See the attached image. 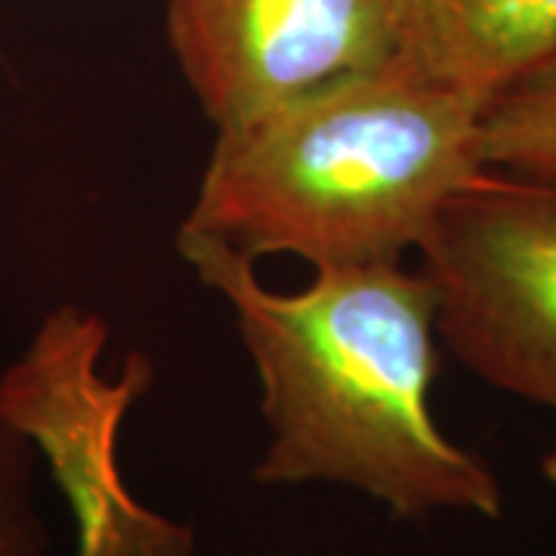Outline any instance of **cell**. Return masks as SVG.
<instances>
[{
	"label": "cell",
	"instance_id": "obj_1",
	"mask_svg": "<svg viewBox=\"0 0 556 556\" xmlns=\"http://www.w3.org/2000/svg\"><path fill=\"white\" fill-rule=\"evenodd\" d=\"M201 285L229 303L260 380V485H343L399 519L504 517L495 470L433 415L437 291L399 263L316 269L298 294L269 291L223 241L177 232Z\"/></svg>",
	"mask_w": 556,
	"mask_h": 556
},
{
	"label": "cell",
	"instance_id": "obj_2",
	"mask_svg": "<svg viewBox=\"0 0 556 556\" xmlns=\"http://www.w3.org/2000/svg\"><path fill=\"white\" fill-rule=\"evenodd\" d=\"M479 109L402 65L217 134L182 229L313 269L399 263L477 179Z\"/></svg>",
	"mask_w": 556,
	"mask_h": 556
},
{
	"label": "cell",
	"instance_id": "obj_3",
	"mask_svg": "<svg viewBox=\"0 0 556 556\" xmlns=\"http://www.w3.org/2000/svg\"><path fill=\"white\" fill-rule=\"evenodd\" d=\"M417 254L439 343L495 390L556 412V174L482 170Z\"/></svg>",
	"mask_w": 556,
	"mask_h": 556
},
{
	"label": "cell",
	"instance_id": "obj_4",
	"mask_svg": "<svg viewBox=\"0 0 556 556\" xmlns=\"http://www.w3.org/2000/svg\"><path fill=\"white\" fill-rule=\"evenodd\" d=\"M109 325L62 303L0 371V415L38 448L72 504L75 556H192V529L142 507L118 467L127 412L155 380L149 356L130 353L118 375L100 368Z\"/></svg>",
	"mask_w": 556,
	"mask_h": 556
},
{
	"label": "cell",
	"instance_id": "obj_5",
	"mask_svg": "<svg viewBox=\"0 0 556 556\" xmlns=\"http://www.w3.org/2000/svg\"><path fill=\"white\" fill-rule=\"evenodd\" d=\"M164 25L217 134L399 65L387 0H167Z\"/></svg>",
	"mask_w": 556,
	"mask_h": 556
},
{
	"label": "cell",
	"instance_id": "obj_6",
	"mask_svg": "<svg viewBox=\"0 0 556 556\" xmlns=\"http://www.w3.org/2000/svg\"><path fill=\"white\" fill-rule=\"evenodd\" d=\"M387 3L399 65L477 105L556 50V0Z\"/></svg>",
	"mask_w": 556,
	"mask_h": 556
},
{
	"label": "cell",
	"instance_id": "obj_7",
	"mask_svg": "<svg viewBox=\"0 0 556 556\" xmlns=\"http://www.w3.org/2000/svg\"><path fill=\"white\" fill-rule=\"evenodd\" d=\"M479 161L504 174H556V50L479 109Z\"/></svg>",
	"mask_w": 556,
	"mask_h": 556
},
{
	"label": "cell",
	"instance_id": "obj_8",
	"mask_svg": "<svg viewBox=\"0 0 556 556\" xmlns=\"http://www.w3.org/2000/svg\"><path fill=\"white\" fill-rule=\"evenodd\" d=\"M38 448L0 415V556H47L50 529L38 507Z\"/></svg>",
	"mask_w": 556,
	"mask_h": 556
},
{
	"label": "cell",
	"instance_id": "obj_9",
	"mask_svg": "<svg viewBox=\"0 0 556 556\" xmlns=\"http://www.w3.org/2000/svg\"><path fill=\"white\" fill-rule=\"evenodd\" d=\"M541 473H544V479L556 489V442L551 445V452L544 455V460H541Z\"/></svg>",
	"mask_w": 556,
	"mask_h": 556
}]
</instances>
